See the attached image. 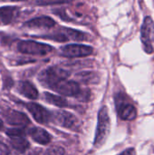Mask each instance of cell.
<instances>
[{"label":"cell","mask_w":154,"mask_h":155,"mask_svg":"<svg viewBox=\"0 0 154 155\" xmlns=\"http://www.w3.org/2000/svg\"><path fill=\"white\" fill-rule=\"evenodd\" d=\"M76 77L84 84H96L100 80V76L95 72H82L77 74Z\"/></svg>","instance_id":"17"},{"label":"cell","mask_w":154,"mask_h":155,"mask_svg":"<svg viewBox=\"0 0 154 155\" xmlns=\"http://www.w3.org/2000/svg\"><path fill=\"white\" fill-rule=\"evenodd\" d=\"M44 99L48 104H51L59 108H65L68 106V102L66 101V99H64L63 96H60V95L53 94L50 93H44Z\"/></svg>","instance_id":"16"},{"label":"cell","mask_w":154,"mask_h":155,"mask_svg":"<svg viewBox=\"0 0 154 155\" xmlns=\"http://www.w3.org/2000/svg\"><path fill=\"white\" fill-rule=\"evenodd\" d=\"M115 107L119 117L123 121H133L137 116L135 106L127 100L123 94H118L115 96Z\"/></svg>","instance_id":"4"},{"label":"cell","mask_w":154,"mask_h":155,"mask_svg":"<svg viewBox=\"0 0 154 155\" xmlns=\"http://www.w3.org/2000/svg\"><path fill=\"white\" fill-rule=\"evenodd\" d=\"M93 53V48L90 45L81 44H71L64 45L61 48V54L68 58L85 57Z\"/></svg>","instance_id":"8"},{"label":"cell","mask_w":154,"mask_h":155,"mask_svg":"<svg viewBox=\"0 0 154 155\" xmlns=\"http://www.w3.org/2000/svg\"><path fill=\"white\" fill-rule=\"evenodd\" d=\"M66 3H69V2H36L37 5H62V4H66Z\"/></svg>","instance_id":"21"},{"label":"cell","mask_w":154,"mask_h":155,"mask_svg":"<svg viewBox=\"0 0 154 155\" xmlns=\"http://www.w3.org/2000/svg\"><path fill=\"white\" fill-rule=\"evenodd\" d=\"M18 8L16 6H1L0 7V24L9 25L16 15Z\"/></svg>","instance_id":"15"},{"label":"cell","mask_w":154,"mask_h":155,"mask_svg":"<svg viewBox=\"0 0 154 155\" xmlns=\"http://www.w3.org/2000/svg\"><path fill=\"white\" fill-rule=\"evenodd\" d=\"M28 134L35 143L42 144V145H46L50 143V142L52 141L51 134L47 131L40 127L31 128L28 132Z\"/></svg>","instance_id":"12"},{"label":"cell","mask_w":154,"mask_h":155,"mask_svg":"<svg viewBox=\"0 0 154 155\" xmlns=\"http://www.w3.org/2000/svg\"><path fill=\"white\" fill-rule=\"evenodd\" d=\"M45 155H64V150L60 146H53L46 151Z\"/></svg>","instance_id":"19"},{"label":"cell","mask_w":154,"mask_h":155,"mask_svg":"<svg viewBox=\"0 0 154 155\" xmlns=\"http://www.w3.org/2000/svg\"><path fill=\"white\" fill-rule=\"evenodd\" d=\"M17 49L19 52L26 54L45 55L51 53L54 50V47L49 45L38 43L32 40H24L20 41L17 44Z\"/></svg>","instance_id":"5"},{"label":"cell","mask_w":154,"mask_h":155,"mask_svg":"<svg viewBox=\"0 0 154 155\" xmlns=\"http://www.w3.org/2000/svg\"><path fill=\"white\" fill-rule=\"evenodd\" d=\"M18 91L25 97L30 100L38 98V91L36 87L29 81H21L18 84Z\"/></svg>","instance_id":"13"},{"label":"cell","mask_w":154,"mask_h":155,"mask_svg":"<svg viewBox=\"0 0 154 155\" xmlns=\"http://www.w3.org/2000/svg\"><path fill=\"white\" fill-rule=\"evenodd\" d=\"M141 41L143 50L151 54L154 52V21L151 16H146L141 27Z\"/></svg>","instance_id":"3"},{"label":"cell","mask_w":154,"mask_h":155,"mask_svg":"<svg viewBox=\"0 0 154 155\" xmlns=\"http://www.w3.org/2000/svg\"><path fill=\"white\" fill-rule=\"evenodd\" d=\"M1 114L5 121L8 124L16 126L17 128H25L30 124L29 118L22 112L12 110V109H5L3 110Z\"/></svg>","instance_id":"9"},{"label":"cell","mask_w":154,"mask_h":155,"mask_svg":"<svg viewBox=\"0 0 154 155\" xmlns=\"http://www.w3.org/2000/svg\"><path fill=\"white\" fill-rule=\"evenodd\" d=\"M119 155H136V151L134 148H128Z\"/></svg>","instance_id":"22"},{"label":"cell","mask_w":154,"mask_h":155,"mask_svg":"<svg viewBox=\"0 0 154 155\" xmlns=\"http://www.w3.org/2000/svg\"><path fill=\"white\" fill-rule=\"evenodd\" d=\"M25 25L31 28H51L55 25V21L49 16H40L27 21Z\"/></svg>","instance_id":"14"},{"label":"cell","mask_w":154,"mask_h":155,"mask_svg":"<svg viewBox=\"0 0 154 155\" xmlns=\"http://www.w3.org/2000/svg\"><path fill=\"white\" fill-rule=\"evenodd\" d=\"M5 134L9 137V143L11 146L18 153H23L29 148V142L24 137L25 134L24 128L7 129Z\"/></svg>","instance_id":"6"},{"label":"cell","mask_w":154,"mask_h":155,"mask_svg":"<svg viewBox=\"0 0 154 155\" xmlns=\"http://www.w3.org/2000/svg\"><path fill=\"white\" fill-rule=\"evenodd\" d=\"M52 120L58 125L70 129L72 131H78L80 129V123L78 119L67 111H56L53 114Z\"/></svg>","instance_id":"7"},{"label":"cell","mask_w":154,"mask_h":155,"mask_svg":"<svg viewBox=\"0 0 154 155\" xmlns=\"http://www.w3.org/2000/svg\"><path fill=\"white\" fill-rule=\"evenodd\" d=\"M65 35H67L69 40H74V41H86L88 40V35L82 32V31H78L75 29H72V28H63Z\"/></svg>","instance_id":"18"},{"label":"cell","mask_w":154,"mask_h":155,"mask_svg":"<svg viewBox=\"0 0 154 155\" xmlns=\"http://www.w3.org/2000/svg\"><path fill=\"white\" fill-rule=\"evenodd\" d=\"M3 127H4V125H3V122H2V121L0 120V131H1L2 129H3Z\"/></svg>","instance_id":"23"},{"label":"cell","mask_w":154,"mask_h":155,"mask_svg":"<svg viewBox=\"0 0 154 155\" xmlns=\"http://www.w3.org/2000/svg\"><path fill=\"white\" fill-rule=\"evenodd\" d=\"M0 155H9V150L5 144L0 142Z\"/></svg>","instance_id":"20"},{"label":"cell","mask_w":154,"mask_h":155,"mask_svg":"<svg viewBox=\"0 0 154 155\" xmlns=\"http://www.w3.org/2000/svg\"><path fill=\"white\" fill-rule=\"evenodd\" d=\"M25 107L37 123L47 124L50 121H52L53 114L47 111L42 105L35 103H28L25 104Z\"/></svg>","instance_id":"11"},{"label":"cell","mask_w":154,"mask_h":155,"mask_svg":"<svg viewBox=\"0 0 154 155\" xmlns=\"http://www.w3.org/2000/svg\"><path fill=\"white\" fill-rule=\"evenodd\" d=\"M110 128L111 121L108 114V109L106 106H103L99 110L97 117V127L93 141V146L95 148H100L104 144L110 134Z\"/></svg>","instance_id":"2"},{"label":"cell","mask_w":154,"mask_h":155,"mask_svg":"<svg viewBox=\"0 0 154 155\" xmlns=\"http://www.w3.org/2000/svg\"><path fill=\"white\" fill-rule=\"evenodd\" d=\"M52 90L64 96H74L77 98L82 93L79 84L75 81L70 80H64L60 82L54 87H53Z\"/></svg>","instance_id":"10"},{"label":"cell","mask_w":154,"mask_h":155,"mask_svg":"<svg viewBox=\"0 0 154 155\" xmlns=\"http://www.w3.org/2000/svg\"><path fill=\"white\" fill-rule=\"evenodd\" d=\"M70 75L71 73L64 68L59 66H51L43 70L39 74L38 81L43 86L52 90L53 87L60 82L67 80Z\"/></svg>","instance_id":"1"}]
</instances>
